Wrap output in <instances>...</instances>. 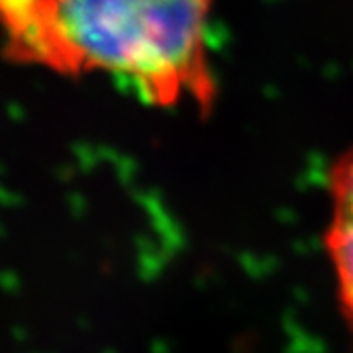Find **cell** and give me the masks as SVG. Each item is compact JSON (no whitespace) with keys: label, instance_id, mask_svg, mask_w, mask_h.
I'll return each mask as SVG.
<instances>
[{"label":"cell","instance_id":"2","mask_svg":"<svg viewBox=\"0 0 353 353\" xmlns=\"http://www.w3.org/2000/svg\"><path fill=\"white\" fill-rule=\"evenodd\" d=\"M328 220L322 245L334 279L341 324L353 336V143L326 171Z\"/></svg>","mask_w":353,"mask_h":353},{"label":"cell","instance_id":"1","mask_svg":"<svg viewBox=\"0 0 353 353\" xmlns=\"http://www.w3.org/2000/svg\"><path fill=\"white\" fill-rule=\"evenodd\" d=\"M214 0H0L8 61L53 75L108 77L159 110L210 114L218 99Z\"/></svg>","mask_w":353,"mask_h":353}]
</instances>
